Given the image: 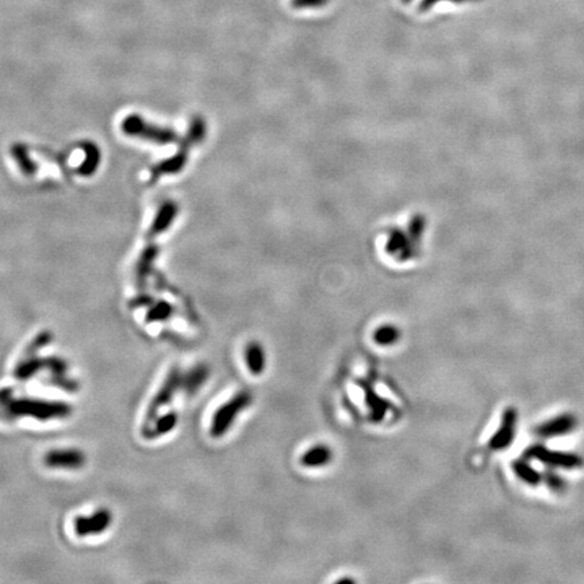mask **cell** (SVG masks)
I'll return each mask as SVG.
<instances>
[{
  "label": "cell",
  "mask_w": 584,
  "mask_h": 584,
  "mask_svg": "<svg viewBox=\"0 0 584 584\" xmlns=\"http://www.w3.org/2000/svg\"><path fill=\"white\" fill-rule=\"evenodd\" d=\"M327 0H294L295 7H317L325 4Z\"/></svg>",
  "instance_id": "cell-11"
},
{
  "label": "cell",
  "mask_w": 584,
  "mask_h": 584,
  "mask_svg": "<svg viewBox=\"0 0 584 584\" xmlns=\"http://www.w3.org/2000/svg\"><path fill=\"white\" fill-rule=\"evenodd\" d=\"M543 482L548 485V488L550 491H553L556 494H563L567 490V487H568L567 480L555 471V468L545 469L543 472Z\"/></svg>",
  "instance_id": "cell-9"
},
{
  "label": "cell",
  "mask_w": 584,
  "mask_h": 584,
  "mask_svg": "<svg viewBox=\"0 0 584 584\" xmlns=\"http://www.w3.org/2000/svg\"><path fill=\"white\" fill-rule=\"evenodd\" d=\"M511 468L513 472L515 473V476L524 482L525 484L530 485V487H537L543 483V472H540L537 468H534L530 460L522 457V459H517L511 463Z\"/></svg>",
  "instance_id": "cell-6"
},
{
  "label": "cell",
  "mask_w": 584,
  "mask_h": 584,
  "mask_svg": "<svg viewBox=\"0 0 584 584\" xmlns=\"http://www.w3.org/2000/svg\"><path fill=\"white\" fill-rule=\"evenodd\" d=\"M245 360H246L248 369L250 371L252 375L255 376L262 375L266 366V356H265V350L262 343H256V341L249 343L245 350Z\"/></svg>",
  "instance_id": "cell-7"
},
{
  "label": "cell",
  "mask_w": 584,
  "mask_h": 584,
  "mask_svg": "<svg viewBox=\"0 0 584 584\" xmlns=\"http://www.w3.org/2000/svg\"><path fill=\"white\" fill-rule=\"evenodd\" d=\"M524 456L529 460H536L544 464L549 468H559V469H579L584 465V459L574 452L564 450H555L545 446L544 443H533L526 448Z\"/></svg>",
  "instance_id": "cell-1"
},
{
  "label": "cell",
  "mask_w": 584,
  "mask_h": 584,
  "mask_svg": "<svg viewBox=\"0 0 584 584\" xmlns=\"http://www.w3.org/2000/svg\"><path fill=\"white\" fill-rule=\"evenodd\" d=\"M578 427V418L571 413L559 414L534 427V434L540 439H556L572 433Z\"/></svg>",
  "instance_id": "cell-4"
},
{
  "label": "cell",
  "mask_w": 584,
  "mask_h": 584,
  "mask_svg": "<svg viewBox=\"0 0 584 584\" xmlns=\"http://www.w3.org/2000/svg\"><path fill=\"white\" fill-rule=\"evenodd\" d=\"M399 339H401V332L394 325H383V326L378 327L372 334L373 343L382 346V348L395 345L399 341Z\"/></svg>",
  "instance_id": "cell-8"
},
{
  "label": "cell",
  "mask_w": 584,
  "mask_h": 584,
  "mask_svg": "<svg viewBox=\"0 0 584 584\" xmlns=\"http://www.w3.org/2000/svg\"><path fill=\"white\" fill-rule=\"evenodd\" d=\"M518 411L515 407H506L501 420V425L488 441V448L494 452L504 450L511 446L517 434Z\"/></svg>",
  "instance_id": "cell-2"
},
{
  "label": "cell",
  "mask_w": 584,
  "mask_h": 584,
  "mask_svg": "<svg viewBox=\"0 0 584 584\" xmlns=\"http://www.w3.org/2000/svg\"><path fill=\"white\" fill-rule=\"evenodd\" d=\"M333 450L329 445L317 443L304 450L301 456V465L308 469H318L333 462Z\"/></svg>",
  "instance_id": "cell-5"
},
{
  "label": "cell",
  "mask_w": 584,
  "mask_h": 584,
  "mask_svg": "<svg viewBox=\"0 0 584 584\" xmlns=\"http://www.w3.org/2000/svg\"><path fill=\"white\" fill-rule=\"evenodd\" d=\"M366 403L369 404L372 413H373V418L382 421L387 413V410L391 407V404L387 402L383 398H380L378 394H375L373 391H368V397H366Z\"/></svg>",
  "instance_id": "cell-10"
},
{
  "label": "cell",
  "mask_w": 584,
  "mask_h": 584,
  "mask_svg": "<svg viewBox=\"0 0 584 584\" xmlns=\"http://www.w3.org/2000/svg\"><path fill=\"white\" fill-rule=\"evenodd\" d=\"M250 402H252L250 395L246 392H242L236 395L233 399H230L225 406H222L218 414L214 418L213 434L218 437L225 434V432L234 423L236 417L241 413L243 408H246Z\"/></svg>",
  "instance_id": "cell-3"
}]
</instances>
